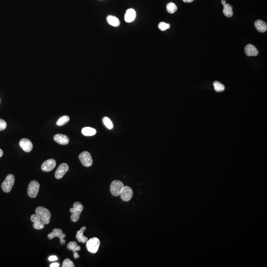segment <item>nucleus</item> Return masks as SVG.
<instances>
[{"instance_id": "1", "label": "nucleus", "mask_w": 267, "mask_h": 267, "mask_svg": "<svg viewBox=\"0 0 267 267\" xmlns=\"http://www.w3.org/2000/svg\"><path fill=\"white\" fill-rule=\"evenodd\" d=\"M35 212L44 224L47 225L50 223L51 214L49 210L42 206H39L36 208Z\"/></svg>"}, {"instance_id": "2", "label": "nucleus", "mask_w": 267, "mask_h": 267, "mask_svg": "<svg viewBox=\"0 0 267 267\" xmlns=\"http://www.w3.org/2000/svg\"><path fill=\"white\" fill-rule=\"evenodd\" d=\"M73 206V208L70 209V212L72 213L71 220L72 222H76L80 218V215L83 210V205L79 202H75Z\"/></svg>"}, {"instance_id": "3", "label": "nucleus", "mask_w": 267, "mask_h": 267, "mask_svg": "<svg viewBox=\"0 0 267 267\" xmlns=\"http://www.w3.org/2000/svg\"><path fill=\"white\" fill-rule=\"evenodd\" d=\"M100 245V241L97 237H92L86 242V248L88 251L93 254L97 252Z\"/></svg>"}, {"instance_id": "4", "label": "nucleus", "mask_w": 267, "mask_h": 267, "mask_svg": "<svg viewBox=\"0 0 267 267\" xmlns=\"http://www.w3.org/2000/svg\"><path fill=\"white\" fill-rule=\"evenodd\" d=\"M15 178L13 174H9L6 177L3 183L2 184V189L4 192L8 193L10 192L14 185Z\"/></svg>"}, {"instance_id": "5", "label": "nucleus", "mask_w": 267, "mask_h": 267, "mask_svg": "<svg viewBox=\"0 0 267 267\" xmlns=\"http://www.w3.org/2000/svg\"><path fill=\"white\" fill-rule=\"evenodd\" d=\"M124 186V184L120 181L115 180L112 181L110 186L111 194L114 197L120 196Z\"/></svg>"}, {"instance_id": "6", "label": "nucleus", "mask_w": 267, "mask_h": 267, "mask_svg": "<svg viewBox=\"0 0 267 267\" xmlns=\"http://www.w3.org/2000/svg\"><path fill=\"white\" fill-rule=\"evenodd\" d=\"M40 188V184L36 181H32L28 186L27 193L29 197L35 198L38 193Z\"/></svg>"}, {"instance_id": "7", "label": "nucleus", "mask_w": 267, "mask_h": 267, "mask_svg": "<svg viewBox=\"0 0 267 267\" xmlns=\"http://www.w3.org/2000/svg\"><path fill=\"white\" fill-rule=\"evenodd\" d=\"M79 159L83 165L86 167L91 166L93 164V159L91 155L88 152H83L80 154Z\"/></svg>"}, {"instance_id": "8", "label": "nucleus", "mask_w": 267, "mask_h": 267, "mask_svg": "<svg viewBox=\"0 0 267 267\" xmlns=\"http://www.w3.org/2000/svg\"><path fill=\"white\" fill-rule=\"evenodd\" d=\"M65 236L66 235L63 234V231L59 229H53L52 232L47 235V237L50 240L53 239L55 237H58L60 239V243L61 245H64L66 243V241L64 239Z\"/></svg>"}, {"instance_id": "9", "label": "nucleus", "mask_w": 267, "mask_h": 267, "mask_svg": "<svg viewBox=\"0 0 267 267\" xmlns=\"http://www.w3.org/2000/svg\"><path fill=\"white\" fill-rule=\"evenodd\" d=\"M133 195V192L131 187L128 186H124L120 193L121 198L125 202L131 200Z\"/></svg>"}, {"instance_id": "10", "label": "nucleus", "mask_w": 267, "mask_h": 267, "mask_svg": "<svg viewBox=\"0 0 267 267\" xmlns=\"http://www.w3.org/2000/svg\"><path fill=\"white\" fill-rule=\"evenodd\" d=\"M68 170H69V166L68 164L65 163H63L60 164L54 174V176L56 179H60L63 178Z\"/></svg>"}, {"instance_id": "11", "label": "nucleus", "mask_w": 267, "mask_h": 267, "mask_svg": "<svg viewBox=\"0 0 267 267\" xmlns=\"http://www.w3.org/2000/svg\"><path fill=\"white\" fill-rule=\"evenodd\" d=\"M56 166V161L53 159H50L45 161L41 166V169L44 172L52 171Z\"/></svg>"}, {"instance_id": "12", "label": "nucleus", "mask_w": 267, "mask_h": 267, "mask_svg": "<svg viewBox=\"0 0 267 267\" xmlns=\"http://www.w3.org/2000/svg\"><path fill=\"white\" fill-rule=\"evenodd\" d=\"M31 221L33 223V227L36 230H41L45 227V225L43 223L39 217L36 214L32 215L30 218Z\"/></svg>"}, {"instance_id": "13", "label": "nucleus", "mask_w": 267, "mask_h": 267, "mask_svg": "<svg viewBox=\"0 0 267 267\" xmlns=\"http://www.w3.org/2000/svg\"><path fill=\"white\" fill-rule=\"evenodd\" d=\"M19 146L26 153H29L33 149V144L28 139L23 138L19 142Z\"/></svg>"}, {"instance_id": "14", "label": "nucleus", "mask_w": 267, "mask_h": 267, "mask_svg": "<svg viewBox=\"0 0 267 267\" xmlns=\"http://www.w3.org/2000/svg\"><path fill=\"white\" fill-rule=\"evenodd\" d=\"M244 51L246 56L248 57H256L258 56L259 52L256 47L252 44H248L244 47Z\"/></svg>"}, {"instance_id": "15", "label": "nucleus", "mask_w": 267, "mask_h": 267, "mask_svg": "<svg viewBox=\"0 0 267 267\" xmlns=\"http://www.w3.org/2000/svg\"><path fill=\"white\" fill-rule=\"evenodd\" d=\"M68 249L71 250L73 252V256L75 259L79 258V255L77 251H79L81 249V247L77 245V243L76 242H70L68 243L67 245Z\"/></svg>"}, {"instance_id": "16", "label": "nucleus", "mask_w": 267, "mask_h": 267, "mask_svg": "<svg viewBox=\"0 0 267 267\" xmlns=\"http://www.w3.org/2000/svg\"><path fill=\"white\" fill-rule=\"evenodd\" d=\"M54 141L61 145H66L70 142V139L67 136L63 134H57L53 137Z\"/></svg>"}, {"instance_id": "17", "label": "nucleus", "mask_w": 267, "mask_h": 267, "mask_svg": "<svg viewBox=\"0 0 267 267\" xmlns=\"http://www.w3.org/2000/svg\"><path fill=\"white\" fill-rule=\"evenodd\" d=\"M136 13L135 11L133 8H129L126 11V14L124 16V20L126 22L130 23L134 21L136 19Z\"/></svg>"}, {"instance_id": "18", "label": "nucleus", "mask_w": 267, "mask_h": 267, "mask_svg": "<svg viewBox=\"0 0 267 267\" xmlns=\"http://www.w3.org/2000/svg\"><path fill=\"white\" fill-rule=\"evenodd\" d=\"M254 25L256 30L260 32H265L267 31V23L261 20H257L255 22Z\"/></svg>"}, {"instance_id": "19", "label": "nucleus", "mask_w": 267, "mask_h": 267, "mask_svg": "<svg viewBox=\"0 0 267 267\" xmlns=\"http://www.w3.org/2000/svg\"><path fill=\"white\" fill-rule=\"evenodd\" d=\"M86 229V227L84 226V227L81 228L80 230L78 231L77 232L76 237L77 241L80 242L85 243L88 240V237L84 236L83 235L84 231H85Z\"/></svg>"}, {"instance_id": "20", "label": "nucleus", "mask_w": 267, "mask_h": 267, "mask_svg": "<svg viewBox=\"0 0 267 267\" xmlns=\"http://www.w3.org/2000/svg\"><path fill=\"white\" fill-rule=\"evenodd\" d=\"M107 21L109 25L114 27H118L120 25V21L118 18L112 15H108L107 18Z\"/></svg>"}, {"instance_id": "21", "label": "nucleus", "mask_w": 267, "mask_h": 267, "mask_svg": "<svg viewBox=\"0 0 267 267\" xmlns=\"http://www.w3.org/2000/svg\"><path fill=\"white\" fill-rule=\"evenodd\" d=\"M224 9L223 12L224 14L228 18H231L232 16L234 13L232 11V7L231 5L226 4L224 5Z\"/></svg>"}, {"instance_id": "22", "label": "nucleus", "mask_w": 267, "mask_h": 267, "mask_svg": "<svg viewBox=\"0 0 267 267\" xmlns=\"http://www.w3.org/2000/svg\"><path fill=\"white\" fill-rule=\"evenodd\" d=\"M82 134L85 136H93L97 133L96 130L91 127H85L82 129Z\"/></svg>"}, {"instance_id": "23", "label": "nucleus", "mask_w": 267, "mask_h": 267, "mask_svg": "<svg viewBox=\"0 0 267 267\" xmlns=\"http://www.w3.org/2000/svg\"><path fill=\"white\" fill-rule=\"evenodd\" d=\"M166 9L168 13L172 14L177 11V7L173 3H169L167 5Z\"/></svg>"}, {"instance_id": "24", "label": "nucleus", "mask_w": 267, "mask_h": 267, "mask_svg": "<svg viewBox=\"0 0 267 267\" xmlns=\"http://www.w3.org/2000/svg\"><path fill=\"white\" fill-rule=\"evenodd\" d=\"M70 120V117L68 116H63L58 120L57 122V125L58 126H63V125H65V124L67 123Z\"/></svg>"}, {"instance_id": "25", "label": "nucleus", "mask_w": 267, "mask_h": 267, "mask_svg": "<svg viewBox=\"0 0 267 267\" xmlns=\"http://www.w3.org/2000/svg\"><path fill=\"white\" fill-rule=\"evenodd\" d=\"M103 122L104 126L109 130H111L114 128V124L108 117H104L103 118Z\"/></svg>"}, {"instance_id": "26", "label": "nucleus", "mask_w": 267, "mask_h": 267, "mask_svg": "<svg viewBox=\"0 0 267 267\" xmlns=\"http://www.w3.org/2000/svg\"><path fill=\"white\" fill-rule=\"evenodd\" d=\"M213 86L215 90L217 92H222L225 90L224 85L218 81H215L213 83Z\"/></svg>"}, {"instance_id": "27", "label": "nucleus", "mask_w": 267, "mask_h": 267, "mask_svg": "<svg viewBox=\"0 0 267 267\" xmlns=\"http://www.w3.org/2000/svg\"><path fill=\"white\" fill-rule=\"evenodd\" d=\"M158 27L161 31H165V30L170 28V25H169V23H166L164 22H160L159 23Z\"/></svg>"}, {"instance_id": "28", "label": "nucleus", "mask_w": 267, "mask_h": 267, "mask_svg": "<svg viewBox=\"0 0 267 267\" xmlns=\"http://www.w3.org/2000/svg\"><path fill=\"white\" fill-rule=\"evenodd\" d=\"M62 267H75V265H74V263H73V262L71 261L70 259H68V258H67V259H65L64 260V261L63 262V265H62Z\"/></svg>"}, {"instance_id": "29", "label": "nucleus", "mask_w": 267, "mask_h": 267, "mask_svg": "<svg viewBox=\"0 0 267 267\" xmlns=\"http://www.w3.org/2000/svg\"><path fill=\"white\" fill-rule=\"evenodd\" d=\"M7 123L3 119L0 118V131H3L7 128Z\"/></svg>"}, {"instance_id": "30", "label": "nucleus", "mask_w": 267, "mask_h": 267, "mask_svg": "<svg viewBox=\"0 0 267 267\" xmlns=\"http://www.w3.org/2000/svg\"><path fill=\"white\" fill-rule=\"evenodd\" d=\"M58 260V257L56 256H51L49 258L50 261H55Z\"/></svg>"}, {"instance_id": "31", "label": "nucleus", "mask_w": 267, "mask_h": 267, "mask_svg": "<svg viewBox=\"0 0 267 267\" xmlns=\"http://www.w3.org/2000/svg\"><path fill=\"white\" fill-rule=\"evenodd\" d=\"M50 266L51 267H58L59 266V264L58 263H53L51 264Z\"/></svg>"}, {"instance_id": "32", "label": "nucleus", "mask_w": 267, "mask_h": 267, "mask_svg": "<svg viewBox=\"0 0 267 267\" xmlns=\"http://www.w3.org/2000/svg\"><path fill=\"white\" fill-rule=\"evenodd\" d=\"M184 3H190L192 2L194 0H182Z\"/></svg>"}, {"instance_id": "33", "label": "nucleus", "mask_w": 267, "mask_h": 267, "mask_svg": "<svg viewBox=\"0 0 267 267\" xmlns=\"http://www.w3.org/2000/svg\"><path fill=\"white\" fill-rule=\"evenodd\" d=\"M3 155V151L1 149H0V158L2 157Z\"/></svg>"}, {"instance_id": "34", "label": "nucleus", "mask_w": 267, "mask_h": 267, "mask_svg": "<svg viewBox=\"0 0 267 267\" xmlns=\"http://www.w3.org/2000/svg\"><path fill=\"white\" fill-rule=\"evenodd\" d=\"M221 3H222V5L224 6V5L226 4V1H225V0H222V1H221Z\"/></svg>"}]
</instances>
